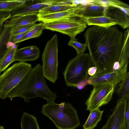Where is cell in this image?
I'll return each instance as SVG.
<instances>
[{"instance_id":"6da1fadb","label":"cell","mask_w":129,"mask_h":129,"mask_svg":"<svg viewBox=\"0 0 129 129\" xmlns=\"http://www.w3.org/2000/svg\"><path fill=\"white\" fill-rule=\"evenodd\" d=\"M123 34L115 26L106 28L93 25L84 34L87 47L92 65L97 69L96 74L113 71L119 60Z\"/></svg>"},{"instance_id":"7a4b0ae2","label":"cell","mask_w":129,"mask_h":129,"mask_svg":"<svg viewBox=\"0 0 129 129\" xmlns=\"http://www.w3.org/2000/svg\"><path fill=\"white\" fill-rule=\"evenodd\" d=\"M16 97L22 98L26 103L29 102L31 99L40 98L49 103L54 102L57 96L47 86L42 66L38 63L32 68L7 95V97L11 99Z\"/></svg>"},{"instance_id":"3957f363","label":"cell","mask_w":129,"mask_h":129,"mask_svg":"<svg viewBox=\"0 0 129 129\" xmlns=\"http://www.w3.org/2000/svg\"><path fill=\"white\" fill-rule=\"evenodd\" d=\"M41 112L51 119L58 129H75L81 124L77 110L69 103H47L42 106Z\"/></svg>"},{"instance_id":"277c9868","label":"cell","mask_w":129,"mask_h":129,"mask_svg":"<svg viewBox=\"0 0 129 129\" xmlns=\"http://www.w3.org/2000/svg\"><path fill=\"white\" fill-rule=\"evenodd\" d=\"M92 65L89 54H77L68 62L63 74L67 86L81 90L87 85L88 71Z\"/></svg>"},{"instance_id":"5b68a950","label":"cell","mask_w":129,"mask_h":129,"mask_svg":"<svg viewBox=\"0 0 129 129\" xmlns=\"http://www.w3.org/2000/svg\"><path fill=\"white\" fill-rule=\"evenodd\" d=\"M31 65L26 62L15 63L0 75V98H7L8 93L31 70Z\"/></svg>"},{"instance_id":"8992f818","label":"cell","mask_w":129,"mask_h":129,"mask_svg":"<svg viewBox=\"0 0 129 129\" xmlns=\"http://www.w3.org/2000/svg\"><path fill=\"white\" fill-rule=\"evenodd\" d=\"M58 41L56 34L47 42L42 55V66L45 77L55 83L58 79Z\"/></svg>"},{"instance_id":"52a82bcc","label":"cell","mask_w":129,"mask_h":129,"mask_svg":"<svg viewBox=\"0 0 129 129\" xmlns=\"http://www.w3.org/2000/svg\"><path fill=\"white\" fill-rule=\"evenodd\" d=\"M44 23L45 29L58 32L68 35L70 40L83 31L87 24L83 18L73 16L55 21Z\"/></svg>"},{"instance_id":"ba28073f","label":"cell","mask_w":129,"mask_h":129,"mask_svg":"<svg viewBox=\"0 0 129 129\" xmlns=\"http://www.w3.org/2000/svg\"><path fill=\"white\" fill-rule=\"evenodd\" d=\"M93 87L85 103L86 110L90 112L108 104L112 99L115 86L112 84H105Z\"/></svg>"},{"instance_id":"9c48e42d","label":"cell","mask_w":129,"mask_h":129,"mask_svg":"<svg viewBox=\"0 0 129 129\" xmlns=\"http://www.w3.org/2000/svg\"><path fill=\"white\" fill-rule=\"evenodd\" d=\"M109 7L105 11L106 16L117 20L118 25L123 29L129 26V6L125 3L118 0L109 1Z\"/></svg>"},{"instance_id":"30bf717a","label":"cell","mask_w":129,"mask_h":129,"mask_svg":"<svg viewBox=\"0 0 129 129\" xmlns=\"http://www.w3.org/2000/svg\"><path fill=\"white\" fill-rule=\"evenodd\" d=\"M128 62V61L118 71L104 73L96 74L92 76H89L87 82V85L93 86L99 85L112 84L115 86L125 77L127 72Z\"/></svg>"},{"instance_id":"8fae6325","label":"cell","mask_w":129,"mask_h":129,"mask_svg":"<svg viewBox=\"0 0 129 129\" xmlns=\"http://www.w3.org/2000/svg\"><path fill=\"white\" fill-rule=\"evenodd\" d=\"M108 7L92 4L91 0L83 1V4L76 5L74 8L75 16L83 18L106 16Z\"/></svg>"},{"instance_id":"7c38bea8","label":"cell","mask_w":129,"mask_h":129,"mask_svg":"<svg viewBox=\"0 0 129 129\" xmlns=\"http://www.w3.org/2000/svg\"><path fill=\"white\" fill-rule=\"evenodd\" d=\"M53 0H26L23 5L13 10L11 18L34 13H38L41 10L52 5Z\"/></svg>"},{"instance_id":"4fadbf2b","label":"cell","mask_w":129,"mask_h":129,"mask_svg":"<svg viewBox=\"0 0 129 129\" xmlns=\"http://www.w3.org/2000/svg\"><path fill=\"white\" fill-rule=\"evenodd\" d=\"M124 97L120 98L117 101L106 124V129H119L121 125L124 124Z\"/></svg>"},{"instance_id":"5bb4252c","label":"cell","mask_w":129,"mask_h":129,"mask_svg":"<svg viewBox=\"0 0 129 129\" xmlns=\"http://www.w3.org/2000/svg\"><path fill=\"white\" fill-rule=\"evenodd\" d=\"M40 51L36 46H31L17 49L14 56L15 61L25 62L37 59L40 56Z\"/></svg>"},{"instance_id":"9a60e30c","label":"cell","mask_w":129,"mask_h":129,"mask_svg":"<svg viewBox=\"0 0 129 129\" xmlns=\"http://www.w3.org/2000/svg\"><path fill=\"white\" fill-rule=\"evenodd\" d=\"M74 0H53L52 5L40 11L38 15L46 14L67 10L75 5Z\"/></svg>"},{"instance_id":"2e32d148","label":"cell","mask_w":129,"mask_h":129,"mask_svg":"<svg viewBox=\"0 0 129 129\" xmlns=\"http://www.w3.org/2000/svg\"><path fill=\"white\" fill-rule=\"evenodd\" d=\"M38 13H34L11 18L6 25L11 28L35 23L38 21Z\"/></svg>"},{"instance_id":"e0dca14e","label":"cell","mask_w":129,"mask_h":129,"mask_svg":"<svg viewBox=\"0 0 129 129\" xmlns=\"http://www.w3.org/2000/svg\"><path fill=\"white\" fill-rule=\"evenodd\" d=\"M129 30L128 28L124 32L120 57L118 61L113 66V71H118L128 61L129 58Z\"/></svg>"},{"instance_id":"ac0fdd59","label":"cell","mask_w":129,"mask_h":129,"mask_svg":"<svg viewBox=\"0 0 129 129\" xmlns=\"http://www.w3.org/2000/svg\"><path fill=\"white\" fill-rule=\"evenodd\" d=\"M11 28L4 23L0 33V63L10 48L14 44L9 42Z\"/></svg>"},{"instance_id":"d6986e66","label":"cell","mask_w":129,"mask_h":129,"mask_svg":"<svg viewBox=\"0 0 129 129\" xmlns=\"http://www.w3.org/2000/svg\"><path fill=\"white\" fill-rule=\"evenodd\" d=\"M74 6L71 9L61 12L46 14L38 15V21L45 23L71 16H76L75 15L74 9Z\"/></svg>"},{"instance_id":"ffe728a7","label":"cell","mask_w":129,"mask_h":129,"mask_svg":"<svg viewBox=\"0 0 129 129\" xmlns=\"http://www.w3.org/2000/svg\"><path fill=\"white\" fill-rule=\"evenodd\" d=\"M88 25H95L107 28L118 24V21L106 16L83 18Z\"/></svg>"},{"instance_id":"44dd1931","label":"cell","mask_w":129,"mask_h":129,"mask_svg":"<svg viewBox=\"0 0 129 129\" xmlns=\"http://www.w3.org/2000/svg\"><path fill=\"white\" fill-rule=\"evenodd\" d=\"M104 111L99 108L93 110L90 113L82 127L84 129H93L98 123L101 120Z\"/></svg>"},{"instance_id":"7402d4cb","label":"cell","mask_w":129,"mask_h":129,"mask_svg":"<svg viewBox=\"0 0 129 129\" xmlns=\"http://www.w3.org/2000/svg\"><path fill=\"white\" fill-rule=\"evenodd\" d=\"M21 129H40L36 117L24 112L21 119Z\"/></svg>"},{"instance_id":"603a6c76","label":"cell","mask_w":129,"mask_h":129,"mask_svg":"<svg viewBox=\"0 0 129 129\" xmlns=\"http://www.w3.org/2000/svg\"><path fill=\"white\" fill-rule=\"evenodd\" d=\"M18 45L14 44L9 48L0 63V72L5 70L12 62L15 61V54Z\"/></svg>"},{"instance_id":"cb8c5ba5","label":"cell","mask_w":129,"mask_h":129,"mask_svg":"<svg viewBox=\"0 0 129 129\" xmlns=\"http://www.w3.org/2000/svg\"><path fill=\"white\" fill-rule=\"evenodd\" d=\"M26 0L0 1V11L11 12L24 4Z\"/></svg>"},{"instance_id":"d4e9b609","label":"cell","mask_w":129,"mask_h":129,"mask_svg":"<svg viewBox=\"0 0 129 129\" xmlns=\"http://www.w3.org/2000/svg\"><path fill=\"white\" fill-rule=\"evenodd\" d=\"M44 29L43 23L41 22L37 24L25 35L16 44L29 39L39 37L42 34V31Z\"/></svg>"},{"instance_id":"484cf974","label":"cell","mask_w":129,"mask_h":129,"mask_svg":"<svg viewBox=\"0 0 129 129\" xmlns=\"http://www.w3.org/2000/svg\"><path fill=\"white\" fill-rule=\"evenodd\" d=\"M117 93L121 98L125 97L129 93V72H127L124 78L118 84L116 91Z\"/></svg>"},{"instance_id":"4316f807","label":"cell","mask_w":129,"mask_h":129,"mask_svg":"<svg viewBox=\"0 0 129 129\" xmlns=\"http://www.w3.org/2000/svg\"><path fill=\"white\" fill-rule=\"evenodd\" d=\"M37 24L36 23H33L11 28L10 31L11 35L14 36L27 32L30 30Z\"/></svg>"},{"instance_id":"83f0119b","label":"cell","mask_w":129,"mask_h":129,"mask_svg":"<svg viewBox=\"0 0 129 129\" xmlns=\"http://www.w3.org/2000/svg\"><path fill=\"white\" fill-rule=\"evenodd\" d=\"M68 45L74 48L76 51L77 54L84 53L87 48L85 43L82 44L78 42L76 39L74 40H70L68 43Z\"/></svg>"},{"instance_id":"f1b7e54d","label":"cell","mask_w":129,"mask_h":129,"mask_svg":"<svg viewBox=\"0 0 129 129\" xmlns=\"http://www.w3.org/2000/svg\"><path fill=\"white\" fill-rule=\"evenodd\" d=\"M124 125L125 129H129V93L124 97Z\"/></svg>"},{"instance_id":"f546056e","label":"cell","mask_w":129,"mask_h":129,"mask_svg":"<svg viewBox=\"0 0 129 129\" xmlns=\"http://www.w3.org/2000/svg\"><path fill=\"white\" fill-rule=\"evenodd\" d=\"M29 30L24 33L19 34L14 36L11 35L9 42L14 44H17V43Z\"/></svg>"},{"instance_id":"4dcf8cb0","label":"cell","mask_w":129,"mask_h":129,"mask_svg":"<svg viewBox=\"0 0 129 129\" xmlns=\"http://www.w3.org/2000/svg\"><path fill=\"white\" fill-rule=\"evenodd\" d=\"M11 13L0 11V24L11 18Z\"/></svg>"},{"instance_id":"1f68e13d","label":"cell","mask_w":129,"mask_h":129,"mask_svg":"<svg viewBox=\"0 0 129 129\" xmlns=\"http://www.w3.org/2000/svg\"><path fill=\"white\" fill-rule=\"evenodd\" d=\"M97 71L96 68L95 66H93L90 68L88 71V74L89 76H92L95 75Z\"/></svg>"},{"instance_id":"d6a6232c","label":"cell","mask_w":129,"mask_h":129,"mask_svg":"<svg viewBox=\"0 0 129 129\" xmlns=\"http://www.w3.org/2000/svg\"><path fill=\"white\" fill-rule=\"evenodd\" d=\"M119 129H125L124 126L123 125H122L120 127Z\"/></svg>"},{"instance_id":"836d02e7","label":"cell","mask_w":129,"mask_h":129,"mask_svg":"<svg viewBox=\"0 0 129 129\" xmlns=\"http://www.w3.org/2000/svg\"><path fill=\"white\" fill-rule=\"evenodd\" d=\"M101 129H106V124L104 125L102 128Z\"/></svg>"},{"instance_id":"e575fe53","label":"cell","mask_w":129,"mask_h":129,"mask_svg":"<svg viewBox=\"0 0 129 129\" xmlns=\"http://www.w3.org/2000/svg\"><path fill=\"white\" fill-rule=\"evenodd\" d=\"M0 129H4V128L3 126L0 125Z\"/></svg>"},{"instance_id":"d590c367","label":"cell","mask_w":129,"mask_h":129,"mask_svg":"<svg viewBox=\"0 0 129 129\" xmlns=\"http://www.w3.org/2000/svg\"><path fill=\"white\" fill-rule=\"evenodd\" d=\"M1 73V72H0V75Z\"/></svg>"}]
</instances>
